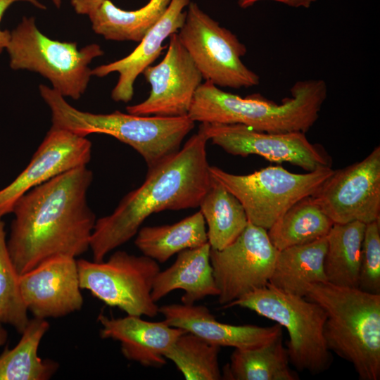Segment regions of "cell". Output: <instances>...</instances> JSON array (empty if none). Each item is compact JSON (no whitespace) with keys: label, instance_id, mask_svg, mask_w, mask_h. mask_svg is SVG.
Segmentation results:
<instances>
[{"label":"cell","instance_id":"6da1fadb","mask_svg":"<svg viewBox=\"0 0 380 380\" xmlns=\"http://www.w3.org/2000/svg\"><path fill=\"white\" fill-rule=\"evenodd\" d=\"M93 173L82 166L20 197L13 205L7 248L23 274L58 255L77 258L90 248L96 221L87 201Z\"/></svg>","mask_w":380,"mask_h":380},{"label":"cell","instance_id":"7a4b0ae2","mask_svg":"<svg viewBox=\"0 0 380 380\" xmlns=\"http://www.w3.org/2000/svg\"><path fill=\"white\" fill-rule=\"evenodd\" d=\"M208 141L198 129L178 152L148 170L143 184L125 195L111 214L96 220L89 248L94 261L103 260L136 236L153 213L199 206L212 181Z\"/></svg>","mask_w":380,"mask_h":380},{"label":"cell","instance_id":"3957f363","mask_svg":"<svg viewBox=\"0 0 380 380\" xmlns=\"http://www.w3.org/2000/svg\"><path fill=\"white\" fill-rule=\"evenodd\" d=\"M327 96L322 80L296 82L291 96L281 103L260 95L242 98L205 81L196 91L187 115L201 123L239 124L268 133H305L317 120Z\"/></svg>","mask_w":380,"mask_h":380},{"label":"cell","instance_id":"277c9868","mask_svg":"<svg viewBox=\"0 0 380 380\" xmlns=\"http://www.w3.org/2000/svg\"><path fill=\"white\" fill-rule=\"evenodd\" d=\"M305 298L325 311L328 349L350 362L361 380L380 379V294L327 281L308 284Z\"/></svg>","mask_w":380,"mask_h":380},{"label":"cell","instance_id":"5b68a950","mask_svg":"<svg viewBox=\"0 0 380 380\" xmlns=\"http://www.w3.org/2000/svg\"><path fill=\"white\" fill-rule=\"evenodd\" d=\"M39 89L51 110L52 126L82 137L91 134L112 136L138 152L148 170L178 152L184 137L195 125L188 115L163 117L118 110L108 114L82 111L69 104L54 89L44 84Z\"/></svg>","mask_w":380,"mask_h":380},{"label":"cell","instance_id":"8992f818","mask_svg":"<svg viewBox=\"0 0 380 380\" xmlns=\"http://www.w3.org/2000/svg\"><path fill=\"white\" fill-rule=\"evenodd\" d=\"M234 306L251 310L286 329L290 364L297 370L317 374L331 366L332 356L324 337L327 315L317 303L284 292L268 283L222 308Z\"/></svg>","mask_w":380,"mask_h":380},{"label":"cell","instance_id":"52a82bcc","mask_svg":"<svg viewBox=\"0 0 380 380\" xmlns=\"http://www.w3.org/2000/svg\"><path fill=\"white\" fill-rule=\"evenodd\" d=\"M13 70H27L47 78L63 96L77 100L91 76L89 64L103 55L97 44L78 49L75 42L53 40L37 28L34 18L24 17L11 32L6 49Z\"/></svg>","mask_w":380,"mask_h":380},{"label":"cell","instance_id":"ba28073f","mask_svg":"<svg viewBox=\"0 0 380 380\" xmlns=\"http://www.w3.org/2000/svg\"><path fill=\"white\" fill-rule=\"evenodd\" d=\"M334 170L326 167L297 174L269 166L240 175L209 167L211 178L240 201L248 222L266 230L294 204L315 194Z\"/></svg>","mask_w":380,"mask_h":380},{"label":"cell","instance_id":"9c48e42d","mask_svg":"<svg viewBox=\"0 0 380 380\" xmlns=\"http://www.w3.org/2000/svg\"><path fill=\"white\" fill-rule=\"evenodd\" d=\"M177 35L205 81L233 89L250 88L260 83L258 75L241 61L246 46L196 3L189 4Z\"/></svg>","mask_w":380,"mask_h":380},{"label":"cell","instance_id":"30bf717a","mask_svg":"<svg viewBox=\"0 0 380 380\" xmlns=\"http://www.w3.org/2000/svg\"><path fill=\"white\" fill-rule=\"evenodd\" d=\"M81 289L107 305L128 315L154 317L159 307L151 298L154 279L160 271L158 262L124 251L114 252L104 261L77 260Z\"/></svg>","mask_w":380,"mask_h":380},{"label":"cell","instance_id":"8fae6325","mask_svg":"<svg viewBox=\"0 0 380 380\" xmlns=\"http://www.w3.org/2000/svg\"><path fill=\"white\" fill-rule=\"evenodd\" d=\"M278 250L267 230L248 222L241 234L221 250L210 249V259L223 307L265 286L274 268Z\"/></svg>","mask_w":380,"mask_h":380},{"label":"cell","instance_id":"7c38bea8","mask_svg":"<svg viewBox=\"0 0 380 380\" xmlns=\"http://www.w3.org/2000/svg\"><path fill=\"white\" fill-rule=\"evenodd\" d=\"M198 129L212 144L234 156L258 155L273 163H289L307 172L331 167L330 156L321 145L311 143L303 132L268 133L239 124L201 123Z\"/></svg>","mask_w":380,"mask_h":380},{"label":"cell","instance_id":"4fadbf2b","mask_svg":"<svg viewBox=\"0 0 380 380\" xmlns=\"http://www.w3.org/2000/svg\"><path fill=\"white\" fill-rule=\"evenodd\" d=\"M312 198L334 223L379 220L380 146L363 160L334 170Z\"/></svg>","mask_w":380,"mask_h":380},{"label":"cell","instance_id":"5bb4252c","mask_svg":"<svg viewBox=\"0 0 380 380\" xmlns=\"http://www.w3.org/2000/svg\"><path fill=\"white\" fill-rule=\"evenodd\" d=\"M169 37L163 59L141 73L151 86L148 97L127 106L128 113L163 117L188 115L194 94L203 79L177 33Z\"/></svg>","mask_w":380,"mask_h":380},{"label":"cell","instance_id":"9a60e30c","mask_svg":"<svg viewBox=\"0 0 380 380\" xmlns=\"http://www.w3.org/2000/svg\"><path fill=\"white\" fill-rule=\"evenodd\" d=\"M91 157V143L87 137L51 126L27 167L0 189V219L11 213L26 192L64 172L87 166Z\"/></svg>","mask_w":380,"mask_h":380},{"label":"cell","instance_id":"2e32d148","mask_svg":"<svg viewBox=\"0 0 380 380\" xmlns=\"http://www.w3.org/2000/svg\"><path fill=\"white\" fill-rule=\"evenodd\" d=\"M19 284L25 305L34 317H61L82 308L75 258L58 255L49 258L20 274Z\"/></svg>","mask_w":380,"mask_h":380},{"label":"cell","instance_id":"e0dca14e","mask_svg":"<svg viewBox=\"0 0 380 380\" xmlns=\"http://www.w3.org/2000/svg\"><path fill=\"white\" fill-rule=\"evenodd\" d=\"M159 313L170 326L182 329L220 347L256 348L282 336V327L278 324L261 327L220 322L204 305L172 303L160 307Z\"/></svg>","mask_w":380,"mask_h":380},{"label":"cell","instance_id":"ac0fdd59","mask_svg":"<svg viewBox=\"0 0 380 380\" xmlns=\"http://www.w3.org/2000/svg\"><path fill=\"white\" fill-rule=\"evenodd\" d=\"M98 321L102 338L118 341L126 359L146 367L158 368L166 365L165 353L186 332L164 320L149 322L135 315L110 318L99 315Z\"/></svg>","mask_w":380,"mask_h":380},{"label":"cell","instance_id":"d6986e66","mask_svg":"<svg viewBox=\"0 0 380 380\" xmlns=\"http://www.w3.org/2000/svg\"><path fill=\"white\" fill-rule=\"evenodd\" d=\"M190 0H171L161 18L148 30L135 49L126 57L114 62L99 65L91 70V75L103 77L116 72L118 82L111 92L115 101L127 103L134 95V84L139 74L159 57L163 43L183 25L186 15L185 7Z\"/></svg>","mask_w":380,"mask_h":380},{"label":"cell","instance_id":"ffe728a7","mask_svg":"<svg viewBox=\"0 0 380 380\" xmlns=\"http://www.w3.org/2000/svg\"><path fill=\"white\" fill-rule=\"evenodd\" d=\"M210 246L203 245L185 249L177 253L174 263L156 274L151 290V298L156 303L171 291L181 289L184 295L182 303L193 305L207 296H217L210 263Z\"/></svg>","mask_w":380,"mask_h":380},{"label":"cell","instance_id":"44dd1931","mask_svg":"<svg viewBox=\"0 0 380 380\" xmlns=\"http://www.w3.org/2000/svg\"><path fill=\"white\" fill-rule=\"evenodd\" d=\"M327 236L279 251L269 284L284 292L305 296L308 284L327 281L324 261Z\"/></svg>","mask_w":380,"mask_h":380},{"label":"cell","instance_id":"7402d4cb","mask_svg":"<svg viewBox=\"0 0 380 380\" xmlns=\"http://www.w3.org/2000/svg\"><path fill=\"white\" fill-rule=\"evenodd\" d=\"M207 242L205 222L200 210L172 224L140 228L134 240L144 255L160 263L185 249Z\"/></svg>","mask_w":380,"mask_h":380},{"label":"cell","instance_id":"603a6c76","mask_svg":"<svg viewBox=\"0 0 380 380\" xmlns=\"http://www.w3.org/2000/svg\"><path fill=\"white\" fill-rule=\"evenodd\" d=\"M366 224L358 221L334 223L327 235L324 271L327 281L358 287L362 246Z\"/></svg>","mask_w":380,"mask_h":380},{"label":"cell","instance_id":"cb8c5ba5","mask_svg":"<svg viewBox=\"0 0 380 380\" xmlns=\"http://www.w3.org/2000/svg\"><path fill=\"white\" fill-rule=\"evenodd\" d=\"M49 329L46 319L29 320L17 345L0 355V380H48L53 376L58 364L38 356L40 342Z\"/></svg>","mask_w":380,"mask_h":380},{"label":"cell","instance_id":"d4e9b609","mask_svg":"<svg viewBox=\"0 0 380 380\" xmlns=\"http://www.w3.org/2000/svg\"><path fill=\"white\" fill-rule=\"evenodd\" d=\"M170 1L150 0L139 9L125 11L105 0L89 15L91 27L108 40L139 42L164 15Z\"/></svg>","mask_w":380,"mask_h":380},{"label":"cell","instance_id":"484cf974","mask_svg":"<svg viewBox=\"0 0 380 380\" xmlns=\"http://www.w3.org/2000/svg\"><path fill=\"white\" fill-rule=\"evenodd\" d=\"M282 336L263 346L235 349L223 368L222 379L228 380H298L290 366Z\"/></svg>","mask_w":380,"mask_h":380},{"label":"cell","instance_id":"4316f807","mask_svg":"<svg viewBox=\"0 0 380 380\" xmlns=\"http://www.w3.org/2000/svg\"><path fill=\"white\" fill-rule=\"evenodd\" d=\"M198 207L208 226L212 249L221 250L232 243L248 223L240 201L213 179Z\"/></svg>","mask_w":380,"mask_h":380},{"label":"cell","instance_id":"83f0119b","mask_svg":"<svg viewBox=\"0 0 380 380\" xmlns=\"http://www.w3.org/2000/svg\"><path fill=\"white\" fill-rule=\"evenodd\" d=\"M334 224L312 196H309L286 211L267 234L273 246L281 251L326 236Z\"/></svg>","mask_w":380,"mask_h":380},{"label":"cell","instance_id":"f1b7e54d","mask_svg":"<svg viewBox=\"0 0 380 380\" xmlns=\"http://www.w3.org/2000/svg\"><path fill=\"white\" fill-rule=\"evenodd\" d=\"M221 347L189 332H184L165 353L186 380H220Z\"/></svg>","mask_w":380,"mask_h":380},{"label":"cell","instance_id":"f546056e","mask_svg":"<svg viewBox=\"0 0 380 380\" xmlns=\"http://www.w3.org/2000/svg\"><path fill=\"white\" fill-rule=\"evenodd\" d=\"M5 223L0 219V322L9 324L21 334L29 318L23 301L20 274L10 256L6 243Z\"/></svg>","mask_w":380,"mask_h":380},{"label":"cell","instance_id":"4dcf8cb0","mask_svg":"<svg viewBox=\"0 0 380 380\" xmlns=\"http://www.w3.org/2000/svg\"><path fill=\"white\" fill-rule=\"evenodd\" d=\"M359 289L380 294V222L366 224L362 246Z\"/></svg>","mask_w":380,"mask_h":380},{"label":"cell","instance_id":"1f68e13d","mask_svg":"<svg viewBox=\"0 0 380 380\" xmlns=\"http://www.w3.org/2000/svg\"><path fill=\"white\" fill-rule=\"evenodd\" d=\"M28 1L37 8H45V6L37 0H0V22L5 11L15 2ZM11 37V32L8 30H2L0 28V54L6 49Z\"/></svg>","mask_w":380,"mask_h":380},{"label":"cell","instance_id":"d6a6232c","mask_svg":"<svg viewBox=\"0 0 380 380\" xmlns=\"http://www.w3.org/2000/svg\"><path fill=\"white\" fill-rule=\"evenodd\" d=\"M105 0H70L77 14L88 15L94 12Z\"/></svg>","mask_w":380,"mask_h":380},{"label":"cell","instance_id":"836d02e7","mask_svg":"<svg viewBox=\"0 0 380 380\" xmlns=\"http://www.w3.org/2000/svg\"><path fill=\"white\" fill-rule=\"evenodd\" d=\"M262 1V0H238L239 6L242 8H246L255 2ZM282 3L286 6L293 8H308L312 6L317 0H272Z\"/></svg>","mask_w":380,"mask_h":380},{"label":"cell","instance_id":"e575fe53","mask_svg":"<svg viewBox=\"0 0 380 380\" xmlns=\"http://www.w3.org/2000/svg\"><path fill=\"white\" fill-rule=\"evenodd\" d=\"M2 324H3L0 322V346L6 343L8 338L7 331Z\"/></svg>","mask_w":380,"mask_h":380},{"label":"cell","instance_id":"d590c367","mask_svg":"<svg viewBox=\"0 0 380 380\" xmlns=\"http://www.w3.org/2000/svg\"><path fill=\"white\" fill-rule=\"evenodd\" d=\"M52 2L53 3V4L58 8H59L61 7V0H51Z\"/></svg>","mask_w":380,"mask_h":380}]
</instances>
